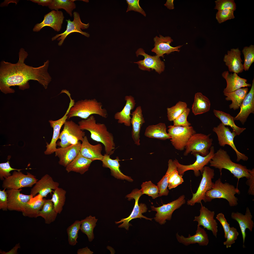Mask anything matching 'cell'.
<instances>
[{"label":"cell","instance_id":"obj_1","mask_svg":"<svg viewBox=\"0 0 254 254\" xmlns=\"http://www.w3.org/2000/svg\"><path fill=\"white\" fill-rule=\"evenodd\" d=\"M28 56L22 48L19 53V59L15 64L2 61L0 64V89L5 94L13 93L12 86H18L24 89L29 87L28 81H37L46 89L52 78L48 71L49 63L48 60L44 64L37 67L26 65L24 61Z\"/></svg>","mask_w":254,"mask_h":254},{"label":"cell","instance_id":"obj_2","mask_svg":"<svg viewBox=\"0 0 254 254\" xmlns=\"http://www.w3.org/2000/svg\"><path fill=\"white\" fill-rule=\"evenodd\" d=\"M78 123L81 129L90 132L91 138L93 140L104 145L105 154L110 155L113 154L115 148L114 137L108 130L105 124L97 123L93 115L79 121Z\"/></svg>","mask_w":254,"mask_h":254},{"label":"cell","instance_id":"obj_3","mask_svg":"<svg viewBox=\"0 0 254 254\" xmlns=\"http://www.w3.org/2000/svg\"><path fill=\"white\" fill-rule=\"evenodd\" d=\"M209 163L210 166L219 169L221 176L222 170L224 169L228 170L238 180L244 177L248 179L250 176V169L246 166L233 162L227 152L221 148L214 153Z\"/></svg>","mask_w":254,"mask_h":254},{"label":"cell","instance_id":"obj_4","mask_svg":"<svg viewBox=\"0 0 254 254\" xmlns=\"http://www.w3.org/2000/svg\"><path fill=\"white\" fill-rule=\"evenodd\" d=\"M102 107V103L95 99L79 100L75 102L70 108L68 118L78 117L86 119L93 114L106 118L108 116L107 111Z\"/></svg>","mask_w":254,"mask_h":254},{"label":"cell","instance_id":"obj_5","mask_svg":"<svg viewBox=\"0 0 254 254\" xmlns=\"http://www.w3.org/2000/svg\"><path fill=\"white\" fill-rule=\"evenodd\" d=\"M240 193L237 187L228 183H222L219 178L215 181L212 189L206 192L204 202H210L215 198H223L227 201L230 206H234L238 204V199L235 195Z\"/></svg>","mask_w":254,"mask_h":254},{"label":"cell","instance_id":"obj_6","mask_svg":"<svg viewBox=\"0 0 254 254\" xmlns=\"http://www.w3.org/2000/svg\"><path fill=\"white\" fill-rule=\"evenodd\" d=\"M211 134L196 133L192 135L185 147L184 155L187 156L190 153H198L202 156L207 155L212 146L213 139L210 137Z\"/></svg>","mask_w":254,"mask_h":254},{"label":"cell","instance_id":"obj_7","mask_svg":"<svg viewBox=\"0 0 254 254\" xmlns=\"http://www.w3.org/2000/svg\"><path fill=\"white\" fill-rule=\"evenodd\" d=\"M85 133L80 128L79 125L72 120L66 121L63 129L60 133L59 139L60 141L58 145L65 147L77 144L83 141Z\"/></svg>","mask_w":254,"mask_h":254},{"label":"cell","instance_id":"obj_8","mask_svg":"<svg viewBox=\"0 0 254 254\" xmlns=\"http://www.w3.org/2000/svg\"><path fill=\"white\" fill-rule=\"evenodd\" d=\"M140 190L138 189H134L130 194L127 195L126 197L128 200L130 201L133 199L135 200V203L133 210L130 215L127 218L122 219L118 222H115L117 224L123 223L119 225V228H124L126 230H128L129 226H132L129 222L132 219L137 218L141 219L143 218L147 220L151 221L152 218H149L143 215L142 214L146 212L147 208L146 205L144 203L139 204L138 201L140 196L143 195Z\"/></svg>","mask_w":254,"mask_h":254},{"label":"cell","instance_id":"obj_9","mask_svg":"<svg viewBox=\"0 0 254 254\" xmlns=\"http://www.w3.org/2000/svg\"><path fill=\"white\" fill-rule=\"evenodd\" d=\"M168 133L171 136L170 139L175 149L182 151L185 147L191 137L196 132L193 127L175 126L170 125L168 127Z\"/></svg>","mask_w":254,"mask_h":254},{"label":"cell","instance_id":"obj_10","mask_svg":"<svg viewBox=\"0 0 254 254\" xmlns=\"http://www.w3.org/2000/svg\"><path fill=\"white\" fill-rule=\"evenodd\" d=\"M202 174V177L196 192L193 193L192 198L187 202L188 205L193 206L196 203L204 201L205 194L207 191L211 190L214 183L212 180L214 175V170L208 166H205Z\"/></svg>","mask_w":254,"mask_h":254},{"label":"cell","instance_id":"obj_11","mask_svg":"<svg viewBox=\"0 0 254 254\" xmlns=\"http://www.w3.org/2000/svg\"><path fill=\"white\" fill-rule=\"evenodd\" d=\"M37 181L36 177L30 173L27 172L25 175L20 171L15 170L12 175L4 179L2 186L7 189H19L32 187Z\"/></svg>","mask_w":254,"mask_h":254},{"label":"cell","instance_id":"obj_12","mask_svg":"<svg viewBox=\"0 0 254 254\" xmlns=\"http://www.w3.org/2000/svg\"><path fill=\"white\" fill-rule=\"evenodd\" d=\"M214 153V147L212 146L209 153L205 156H202L198 153L192 154L196 158V161L192 164L188 165H183L180 163L176 159L173 161L177 167L179 175H183L186 171L192 170L194 171V175L198 177L200 175V172L202 173L204 167L209 163Z\"/></svg>","mask_w":254,"mask_h":254},{"label":"cell","instance_id":"obj_13","mask_svg":"<svg viewBox=\"0 0 254 254\" xmlns=\"http://www.w3.org/2000/svg\"><path fill=\"white\" fill-rule=\"evenodd\" d=\"M213 131L217 134L218 143L220 146L224 147L226 145H229L235 151L237 156V162L241 160L244 161L248 160V157L244 154L239 152L236 147L234 139L237 135L234 131L231 132L228 127H226L222 123L217 127H214Z\"/></svg>","mask_w":254,"mask_h":254},{"label":"cell","instance_id":"obj_14","mask_svg":"<svg viewBox=\"0 0 254 254\" xmlns=\"http://www.w3.org/2000/svg\"><path fill=\"white\" fill-rule=\"evenodd\" d=\"M185 195H182L177 199L159 207L151 206L152 210L157 212L154 218L155 220L161 225L164 224L166 220H170L174 211L185 203Z\"/></svg>","mask_w":254,"mask_h":254},{"label":"cell","instance_id":"obj_15","mask_svg":"<svg viewBox=\"0 0 254 254\" xmlns=\"http://www.w3.org/2000/svg\"><path fill=\"white\" fill-rule=\"evenodd\" d=\"M73 14L74 19L73 21H71L70 19L66 20L67 24L66 30L63 33L56 35L52 38V41L57 38V40L59 41L58 43L59 46L62 45L67 36L73 32L79 33L87 37L90 36L89 33L83 32L81 30L88 28L89 26V23L85 24L82 22L79 14L77 12H74Z\"/></svg>","mask_w":254,"mask_h":254},{"label":"cell","instance_id":"obj_16","mask_svg":"<svg viewBox=\"0 0 254 254\" xmlns=\"http://www.w3.org/2000/svg\"><path fill=\"white\" fill-rule=\"evenodd\" d=\"M21 189H8V210L10 211L23 212L27 203L34 197L31 194L27 195L20 193Z\"/></svg>","mask_w":254,"mask_h":254},{"label":"cell","instance_id":"obj_17","mask_svg":"<svg viewBox=\"0 0 254 254\" xmlns=\"http://www.w3.org/2000/svg\"><path fill=\"white\" fill-rule=\"evenodd\" d=\"M136 54L137 57L139 55H142L144 57L143 60L134 62L138 64L140 69L149 71H150L151 69L152 70L154 69L159 74L164 71V63L161 60L160 57L156 55L152 56L148 55L141 48L137 50Z\"/></svg>","mask_w":254,"mask_h":254},{"label":"cell","instance_id":"obj_18","mask_svg":"<svg viewBox=\"0 0 254 254\" xmlns=\"http://www.w3.org/2000/svg\"><path fill=\"white\" fill-rule=\"evenodd\" d=\"M215 212L209 210L201 204L200 214L195 216L193 220L198 222L197 226H202L204 228L211 231L213 235L217 238L218 232V224L214 218Z\"/></svg>","mask_w":254,"mask_h":254},{"label":"cell","instance_id":"obj_19","mask_svg":"<svg viewBox=\"0 0 254 254\" xmlns=\"http://www.w3.org/2000/svg\"><path fill=\"white\" fill-rule=\"evenodd\" d=\"M74 102L71 100L67 111L64 115L61 118L56 120H50L49 122L51 127L53 129V133L52 139L49 144L47 143L46 149L44 152L46 155L51 154L55 152L57 148L56 141L58 139L60 134V131L62 126L64 124L68 117V115L71 107L73 106Z\"/></svg>","mask_w":254,"mask_h":254},{"label":"cell","instance_id":"obj_20","mask_svg":"<svg viewBox=\"0 0 254 254\" xmlns=\"http://www.w3.org/2000/svg\"><path fill=\"white\" fill-rule=\"evenodd\" d=\"M64 18L62 11L52 10L44 15L42 22L35 25L33 31L38 32L44 27L48 26L51 27L55 31L59 32L62 28Z\"/></svg>","mask_w":254,"mask_h":254},{"label":"cell","instance_id":"obj_21","mask_svg":"<svg viewBox=\"0 0 254 254\" xmlns=\"http://www.w3.org/2000/svg\"><path fill=\"white\" fill-rule=\"evenodd\" d=\"M59 183L54 181L52 178L46 174L37 181L31 189L30 194L33 197L37 193L43 198L46 197L49 193L59 187Z\"/></svg>","mask_w":254,"mask_h":254},{"label":"cell","instance_id":"obj_22","mask_svg":"<svg viewBox=\"0 0 254 254\" xmlns=\"http://www.w3.org/2000/svg\"><path fill=\"white\" fill-rule=\"evenodd\" d=\"M81 144L80 141L66 147L57 148L55 156L59 158V164L66 167L71 163L80 152Z\"/></svg>","mask_w":254,"mask_h":254},{"label":"cell","instance_id":"obj_23","mask_svg":"<svg viewBox=\"0 0 254 254\" xmlns=\"http://www.w3.org/2000/svg\"><path fill=\"white\" fill-rule=\"evenodd\" d=\"M154 47L151 50V51L155 53L156 55L159 57H164V55H168L175 51L179 52V49L182 45L179 46L175 47L170 45V44L173 41L171 38L169 36L164 37L159 35V37L156 36L154 38Z\"/></svg>","mask_w":254,"mask_h":254},{"label":"cell","instance_id":"obj_24","mask_svg":"<svg viewBox=\"0 0 254 254\" xmlns=\"http://www.w3.org/2000/svg\"><path fill=\"white\" fill-rule=\"evenodd\" d=\"M238 113L234 118V120H239L244 125L249 115L254 113V79L251 88L243 100Z\"/></svg>","mask_w":254,"mask_h":254},{"label":"cell","instance_id":"obj_25","mask_svg":"<svg viewBox=\"0 0 254 254\" xmlns=\"http://www.w3.org/2000/svg\"><path fill=\"white\" fill-rule=\"evenodd\" d=\"M178 241L184 245L187 246L191 244L198 243L200 246H206L208 244L209 241L208 234L204 229L197 226L196 233L191 236L189 234L188 237L179 235L178 232L176 234Z\"/></svg>","mask_w":254,"mask_h":254},{"label":"cell","instance_id":"obj_26","mask_svg":"<svg viewBox=\"0 0 254 254\" xmlns=\"http://www.w3.org/2000/svg\"><path fill=\"white\" fill-rule=\"evenodd\" d=\"M231 217L232 219L237 221L239 225L242 238L243 247V248H245L244 243L246 236V229H248L252 232L254 227V223L252 219L253 216L250 210L247 207L244 215L238 212H232Z\"/></svg>","mask_w":254,"mask_h":254},{"label":"cell","instance_id":"obj_27","mask_svg":"<svg viewBox=\"0 0 254 254\" xmlns=\"http://www.w3.org/2000/svg\"><path fill=\"white\" fill-rule=\"evenodd\" d=\"M241 54V51L238 48L231 49L228 51L227 54L225 55L223 61L228 67L229 71L238 74L243 71Z\"/></svg>","mask_w":254,"mask_h":254},{"label":"cell","instance_id":"obj_28","mask_svg":"<svg viewBox=\"0 0 254 254\" xmlns=\"http://www.w3.org/2000/svg\"><path fill=\"white\" fill-rule=\"evenodd\" d=\"M222 75L227 83L226 87L223 91L224 93L231 92L242 87L251 86V84L247 83V79L240 77L236 73L230 74L228 71H225Z\"/></svg>","mask_w":254,"mask_h":254},{"label":"cell","instance_id":"obj_29","mask_svg":"<svg viewBox=\"0 0 254 254\" xmlns=\"http://www.w3.org/2000/svg\"><path fill=\"white\" fill-rule=\"evenodd\" d=\"M102 146L100 143L92 145L89 142L87 136H85L82 141L80 152L84 157L94 161H101L103 155L102 154Z\"/></svg>","mask_w":254,"mask_h":254},{"label":"cell","instance_id":"obj_30","mask_svg":"<svg viewBox=\"0 0 254 254\" xmlns=\"http://www.w3.org/2000/svg\"><path fill=\"white\" fill-rule=\"evenodd\" d=\"M131 123L132 126L131 136L135 143L137 146L140 144V133L141 127L145 121L143 117L141 107H137L131 114Z\"/></svg>","mask_w":254,"mask_h":254},{"label":"cell","instance_id":"obj_31","mask_svg":"<svg viewBox=\"0 0 254 254\" xmlns=\"http://www.w3.org/2000/svg\"><path fill=\"white\" fill-rule=\"evenodd\" d=\"M119 158L117 157L115 159H112L110 157V155L105 154L101 160L102 162L103 167L109 168L111 175L115 178L118 179L125 180L130 182H132L133 179L131 177L124 174L121 171L119 167L120 165L119 163Z\"/></svg>","mask_w":254,"mask_h":254},{"label":"cell","instance_id":"obj_32","mask_svg":"<svg viewBox=\"0 0 254 254\" xmlns=\"http://www.w3.org/2000/svg\"><path fill=\"white\" fill-rule=\"evenodd\" d=\"M125 105L123 109L116 112L114 115V119L117 120L119 123L123 124L126 126H131V111L135 107L136 103L134 98L131 95L126 96L125 97Z\"/></svg>","mask_w":254,"mask_h":254},{"label":"cell","instance_id":"obj_33","mask_svg":"<svg viewBox=\"0 0 254 254\" xmlns=\"http://www.w3.org/2000/svg\"><path fill=\"white\" fill-rule=\"evenodd\" d=\"M93 161L83 156L79 152L75 159L66 167V170L68 173L73 171L83 174L88 170Z\"/></svg>","mask_w":254,"mask_h":254},{"label":"cell","instance_id":"obj_34","mask_svg":"<svg viewBox=\"0 0 254 254\" xmlns=\"http://www.w3.org/2000/svg\"><path fill=\"white\" fill-rule=\"evenodd\" d=\"M43 198L38 194L35 198L31 199L27 203L24 210L22 212L23 215L32 218L38 217L39 212L46 200Z\"/></svg>","mask_w":254,"mask_h":254},{"label":"cell","instance_id":"obj_35","mask_svg":"<svg viewBox=\"0 0 254 254\" xmlns=\"http://www.w3.org/2000/svg\"><path fill=\"white\" fill-rule=\"evenodd\" d=\"M144 135L149 138L163 140L171 138V136L167 132L165 124L162 123L148 126L145 130Z\"/></svg>","mask_w":254,"mask_h":254},{"label":"cell","instance_id":"obj_36","mask_svg":"<svg viewBox=\"0 0 254 254\" xmlns=\"http://www.w3.org/2000/svg\"><path fill=\"white\" fill-rule=\"evenodd\" d=\"M248 88L247 87H242L233 92L224 93L227 101L231 100L232 103L229 105L230 109L234 110L238 109L248 93Z\"/></svg>","mask_w":254,"mask_h":254},{"label":"cell","instance_id":"obj_37","mask_svg":"<svg viewBox=\"0 0 254 254\" xmlns=\"http://www.w3.org/2000/svg\"><path fill=\"white\" fill-rule=\"evenodd\" d=\"M210 103L209 99L201 93H196L192 105V111L195 115L201 114L209 111L210 109Z\"/></svg>","mask_w":254,"mask_h":254},{"label":"cell","instance_id":"obj_38","mask_svg":"<svg viewBox=\"0 0 254 254\" xmlns=\"http://www.w3.org/2000/svg\"><path fill=\"white\" fill-rule=\"evenodd\" d=\"M214 113L215 116L218 118L224 125L229 126L234 131L237 135H239L246 129L244 127H240L235 124L234 117L229 114L221 111L214 109Z\"/></svg>","mask_w":254,"mask_h":254},{"label":"cell","instance_id":"obj_39","mask_svg":"<svg viewBox=\"0 0 254 254\" xmlns=\"http://www.w3.org/2000/svg\"><path fill=\"white\" fill-rule=\"evenodd\" d=\"M58 214L55 209L52 201L50 199H46L39 212L38 217L40 216L43 218L45 223L49 224L55 221Z\"/></svg>","mask_w":254,"mask_h":254},{"label":"cell","instance_id":"obj_40","mask_svg":"<svg viewBox=\"0 0 254 254\" xmlns=\"http://www.w3.org/2000/svg\"><path fill=\"white\" fill-rule=\"evenodd\" d=\"M177 168L173 161L171 159H169L168 162V168L165 174L157 183L159 189V196L168 195L169 192L167 188L168 179L172 172Z\"/></svg>","mask_w":254,"mask_h":254},{"label":"cell","instance_id":"obj_41","mask_svg":"<svg viewBox=\"0 0 254 254\" xmlns=\"http://www.w3.org/2000/svg\"><path fill=\"white\" fill-rule=\"evenodd\" d=\"M98 219L95 217L90 215L81 221L80 230L82 232L87 236L89 241L91 242L94 238L93 230L96 226Z\"/></svg>","mask_w":254,"mask_h":254},{"label":"cell","instance_id":"obj_42","mask_svg":"<svg viewBox=\"0 0 254 254\" xmlns=\"http://www.w3.org/2000/svg\"><path fill=\"white\" fill-rule=\"evenodd\" d=\"M75 0H52L51 3L48 6L49 8L51 10L58 11L59 9L64 10L70 15L72 17V11L76 7L74 1Z\"/></svg>","mask_w":254,"mask_h":254},{"label":"cell","instance_id":"obj_43","mask_svg":"<svg viewBox=\"0 0 254 254\" xmlns=\"http://www.w3.org/2000/svg\"><path fill=\"white\" fill-rule=\"evenodd\" d=\"M66 191L59 187L54 190L51 200L52 202L55 209L58 214L62 212L66 200Z\"/></svg>","mask_w":254,"mask_h":254},{"label":"cell","instance_id":"obj_44","mask_svg":"<svg viewBox=\"0 0 254 254\" xmlns=\"http://www.w3.org/2000/svg\"><path fill=\"white\" fill-rule=\"evenodd\" d=\"M186 103L179 101L175 106L167 108V117L170 121H173L181 115L187 108Z\"/></svg>","mask_w":254,"mask_h":254},{"label":"cell","instance_id":"obj_45","mask_svg":"<svg viewBox=\"0 0 254 254\" xmlns=\"http://www.w3.org/2000/svg\"><path fill=\"white\" fill-rule=\"evenodd\" d=\"M81 224V221L76 220L67 229L68 243L71 246H75L78 242L77 240Z\"/></svg>","mask_w":254,"mask_h":254},{"label":"cell","instance_id":"obj_46","mask_svg":"<svg viewBox=\"0 0 254 254\" xmlns=\"http://www.w3.org/2000/svg\"><path fill=\"white\" fill-rule=\"evenodd\" d=\"M242 52L244 57L243 70L248 71L254 62V45L251 44L249 46L245 47Z\"/></svg>","mask_w":254,"mask_h":254},{"label":"cell","instance_id":"obj_47","mask_svg":"<svg viewBox=\"0 0 254 254\" xmlns=\"http://www.w3.org/2000/svg\"><path fill=\"white\" fill-rule=\"evenodd\" d=\"M140 190L142 194L151 196L154 199L159 196V189L158 186L152 183L151 181L143 183Z\"/></svg>","mask_w":254,"mask_h":254},{"label":"cell","instance_id":"obj_48","mask_svg":"<svg viewBox=\"0 0 254 254\" xmlns=\"http://www.w3.org/2000/svg\"><path fill=\"white\" fill-rule=\"evenodd\" d=\"M234 12L233 11L230 9L218 11L216 15V18L218 22L221 24L227 20L234 18Z\"/></svg>","mask_w":254,"mask_h":254},{"label":"cell","instance_id":"obj_49","mask_svg":"<svg viewBox=\"0 0 254 254\" xmlns=\"http://www.w3.org/2000/svg\"><path fill=\"white\" fill-rule=\"evenodd\" d=\"M214 9L220 11L225 9H230L234 11L236 9V6L234 0H217Z\"/></svg>","mask_w":254,"mask_h":254},{"label":"cell","instance_id":"obj_50","mask_svg":"<svg viewBox=\"0 0 254 254\" xmlns=\"http://www.w3.org/2000/svg\"><path fill=\"white\" fill-rule=\"evenodd\" d=\"M239 235V233L236 228L230 227L227 233L226 240L223 243L224 245H226L227 248L231 247L232 245L235 243Z\"/></svg>","mask_w":254,"mask_h":254},{"label":"cell","instance_id":"obj_51","mask_svg":"<svg viewBox=\"0 0 254 254\" xmlns=\"http://www.w3.org/2000/svg\"><path fill=\"white\" fill-rule=\"evenodd\" d=\"M8 161L5 163H0V179L3 181L6 178L11 175L10 172L13 170H16L19 171L22 170L21 169H17L12 168L10 165V162Z\"/></svg>","mask_w":254,"mask_h":254},{"label":"cell","instance_id":"obj_52","mask_svg":"<svg viewBox=\"0 0 254 254\" xmlns=\"http://www.w3.org/2000/svg\"><path fill=\"white\" fill-rule=\"evenodd\" d=\"M190 111V109L187 107L181 115L173 121V125L183 127L190 126L191 124L187 119Z\"/></svg>","mask_w":254,"mask_h":254},{"label":"cell","instance_id":"obj_53","mask_svg":"<svg viewBox=\"0 0 254 254\" xmlns=\"http://www.w3.org/2000/svg\"><path fill=\"white\" fill-rule=\"evenodd\" d=\"M128 4V7L126 12L131 11H133L138 12L146 17V14L140 7L139 4V0H126Z\"/></svg>","mask_w":254,"mask_h":254},{"label":"cell","instance_id":"obj_54","mask_svg":"<svg viewBox=\"0 0 254 254\" xmlns=\"http://www.w3.org/2000/svg\"><path fill=\"white\" fill-rule=\"evenodd\" d=\"M216 218L220 222L222 227L224 233V237L226 239L227 233L230 227V224L227 222L224 215L222 213L218 214Z\"/></svg>","mask_w":254,"mask_h":254},{"label":"cell","instance_id":"obj_55","mask_svg":"<svg viewBox=\"0 0 254 254\" xmlns=\"http://www.w3.org/2000/svg\"><path fill=\"white\" fill-rule=\"evenodd\" d=\"M5 189L0 190V209L4 211L8 210V195Z\"/></svg>","mask_w":254,"mask_h":254},{"label":"cell","instance_id":"obj_56","mask_svg":"<svg viewBox=\"0 0 254 254\" xmlns=\"http://www.w3.org/2000/svg\"><path fill=\"white\" fill-rule=\"evenodd\" d=\"M250 176L246 182L249 186L248 193L249 195H254V169H250Z\"/></svg>","mask_w":254,"mask_h":254},{"label":"cell","instance_id":"obj_57","mask_svg":"<svg viewBox=\"0 0 254 254\" xmlns=\"http://www.w3.org/2000/svg\"><path fill=\"white\" fill-rule=\"evenodd\" d=\"M183 175H179L171 183H168V187L169 189L176 187L184 182Z\"/></svg>","mask_w":254,"mask_h":254},{"label":"cell","instance_id":"obj_58","mask_svg":"<svg viewBox=\"0 0 254 254\" xmlns=\"http://www.w3.org/2000/svg\"><path fill=\"white\" fill-rule=\"evenodd\" d=\"M30 1L43 6H48L52 0H31Z\"/></svg>","mask_w":254,"mask_h":254},{"label":"cell","instance_id":"obj_59","mask_svg":"<svg viewBox=\"0 0 254 254\" xmlns=\"http://www.w3.org/2000/svg\"><path fill=\"white\" fill-rule=\"evenodd\" d=\"M20 247L19 243H18L15 245L11 250L9 251L6 252L3 251H0V253L2 254H17L18 249Z\"/></svg>","mask_w":254,"mask_h":254},{"label":"cell","instance_id":"obj_60","mask_svg":"<svg viewBox=\"0 0 254 254\" xmlns=\"http://www.w3.org/2000/svg\"><path fill=\"white\" fill-rule=\"evenodd\" d=\"M78 254H92L93 252L91 251L87 247L78 249L77 252Z\"/></svg>","mask_w":254,"mask_h":254},{"label":"cell","instance_id":"obj_61","mask_svg":"<svg viewBox=\"0 0 254 254\" xmlns=\"http://www.w3.org/2000/svg\"><path fill=\"white\" fill-rule=\"evenodd\" d=\"M174 0H167L164 5L170 9H172L174 8L173 4Z\"/></svg>","mask_w":254,"mask_h":254}]
</instances>
